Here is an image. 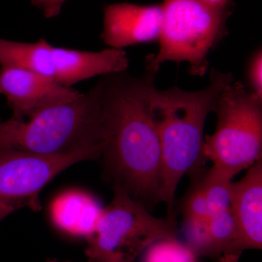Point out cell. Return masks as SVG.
<instances>
[{
	"instance_id": "3957f363",
	"label": "cell",
	"mask_w": 262,
	"mask_h": 262,
	"mask_svg": "<svg viewBox=\"0 0 262 262\" xmlns=\"http://www.w3.org/2000/svg\"><path fill=\"white\" fill-rule=\"evenodd\" d=\"M103 88L101 78L74 101L43 108L26 120L0 121V150L56 155L91 144L103 149Z\"/></svg>"
},
{
	"instance_id": "8992f818",
	"label": "cell",
	"mask_w": 262,
	"mask_h": 262,
	"mask_svg": "<svg viewBox=\"0 0 262 262\" xmlns=\"http://www.w3.org/2000/svg\"><path fill=\"white\" fill-rule=\"evenodd\" d=\"M213 112L216 127L205 139L203 157L233 179L262 159V98L232 82L221 93Z\"/></svg>"
},
{
	"instance_id": "5bb4252c",
	"label": "cell",
	"mask_w": 262,
	"mask_h": 262,
	"mask_svg": "<svg viewBox=\"0 0 262 262\" xmlns=\"http://www.w3.org/2000/svg\"><path fill=\"white\" fill-rule=\"evenodd\" d=\"M232 179L212 167L198 182L206 196L211 215L231 208Z\"/></svg>"
},
{
	"instance_id": "e0dca14e",
	"label": "cell",
	"mask_w": 262,
	"mask_h": 262,
	"mask_svg": "<svg viewBox=\"0 0 262 262\" xmlns=\"http://www.w3.org/2000/svg\"><path fill=\"white\" fill-rule=\"evenodd\" d=\"M186 245L198 257L215 258L209 229V219L183 215Z\"/></svg>"
},
{
	"instance_id": "ac0fdd59",
	"label": "cell",
	"mask_w": 262,
	"mask_h": 262,
	"mask_svg": "<svg viewBox=\"0 0 262 262\" xmlns=\"http://www.w3.org/2000/svg\"><path fill=\"white\" fill-rule=\"evenodd\" d=\"M183 215L209 219L211 216L206 198L200 187L199 183L188 193L183 203Z\"/></svg>"
},
{
	"instance_id": "7a4b0ae2",
	"label": "cell",
	"mask_w": 262,
	"mask_h": 262,
	"mask_svg": "<svg viewBox=\"0 0 262 262\" xmlns=\"http://www.w3.org/2000/svg\"><path fill=\"white\" fill-rule=\"evenodd\" d=\"M232 82V74L213 69L209 84L201 91L189 92L178 87L153 90L151 104L162 151L160 201L166 203L168 215L173 213L174 196L181 179L204 159L207 116L214 111L222 91Z\"/></svg>"
},
{
	"instance_id": "277c9868",
	"label": "cell",
	"mask_w": 262,
	"mask_h": 262,
	"mask_svg": "<svg viewBox=\"0 0 262 262\" xmlns=\"http://www.w3.org/2000/svg\"><path fill=\"white\" fill-rule=\"evenodd\" d=\"M157 54L146 58V72L156 75L165 61H186L191 75L206 74L208 56L227 34L229 8L211 6L201 0H164Z\"/></svg>"
},
{
	"instance_id": "52a82bcc",
	"label": "cell",
	"mask_w": 262,
	"mask_h": 262,
	"mask_svg": "<svg viewBox=\"0 0 262 262\" xmlns=\"http://www.w3.org/2000/svg\"><path fill=\"white\" fill-rule=\"evenodd\" d=\"M102 151L96 144L56 155L0 150V222L24 207L41 210L39 194L48 182L74 164L96 159Z\"/></svg>"
},
{
	"instance_id": "7402d4cb",
	"label": "cell",
	"mask_w": 262,
	"mask_h": 262,
	"mask_svg": "<svg viewBox=\"0 0 262 262\" xmlns=\"http://www.w3.org/2000/svg\"><path fill=\"white\" fill-rule=\"evenodd\" d=\"M241 255L233 253H224L219 258V262H239Z\"/></svg>"
},
{
	"instance_id": "9a60e30c",
	"label": "cell",
	"mask_w": 262,
	"mask_h": 262,
	"mask_svg": "<svg viewBox=\"0 0 262 262\" xmlns=\"http://www.w3.org/2000/svg\"><path fill=\"white\" fill-rule=\"evenodd\" d=\"M209 229L215 258L231 253L237 237V226L231 208L211 215Z\"/></svg>"
},
{
	"instance_id": "2e32d148",
	"label": "cell",
	"mask_w": 262,
	"mask_h": 262,
	"mask_svg": "<svg viewBox=\"0 0 262 262\" xmlns=\"http://www.w3.org/2000/svg\"><path fill=\"white\" fill-rule=\"evenodd\" d=\"M141 262H198V256L177 238L160 239L141 254Z\"/></svg>"
},
{
	"instance_id": "d6986e66",
	"label": "cell",
	"mask_w": 262,
	"mask_h": 262,
	"mask_svg": "<svg viewBox=\"0 0 262 262\" xmlns=\"http://www.w3.org/2000/svg\"><path fill=\"white\" fill-rule=\"evenodd\" d=\"M246 77L251 92L262 98V51L256 50L248 59Z\"/></svg>"
},
{
	"instance_id": "30bf717a",
	"label": "cell",
	"mask_w": 262,
	"mask_h": 262,
	"mask_svg": "<svg viewBox=\"0 0 262 262\" xmlns=\"http://www.w3.org/2000/svg\"><path fill=\"white\" fill-rule=\"evenodd\" d=\"M231 211L237 229L231 253L261 249L262 159L249 168L244 178L231 184Z\"/></svg>"
},
{
	"instance_id": "ffe728a7",
	"label": "cell",
	"mask_w": 262,
	"mask_h": 262,
	"mask_svg": "<svg viewBox=\"0 0 262 262\" xmlns=\"http://www.w3.org/2000/svg\"><path fill=\"white\" fill-rule=\"evenodd\" d=\"M66 1L67 0H31V3L42 11L45 17L51 18L60 14Z\"/></svg>"
},
{
	"instance_id": "6da1fadb",
	"label": "cell",
	"mask_w": 262,
	"mask_h": 262,
	"mask_svg": "<svg viewBox=\"0 0 262 262\" xmlns=\"http://www.w3.org/2000/svg\"><path fill=\"white\" fill-rule=\"evenodd\" d=\"M154 74L103 76L102 155L115 184L149 209L160 202L162 151L151 108Z\"/></svg>"
},
{
	"instance_id": "ba28073f",
	"label": "cell",
	"mask_w": 262,
	"mask_h": 262,
	"mask_svg": "<svg viewBox=\"0 0 262 262\" xmlns=\"http://www.w3.org/2000/svg\"><path fill=\"white\" fill-rule=\"evenodd\" d=\"M0 94L13 110L12 117L26 120L43 108L74 101L82 94L32 71L0 67Z\"/></svg>"
},
{
	"instance_id": "44dd1931",
	"label": "cell",
	"mask_w": 262,
	"mask_h": 262,
	"mask_svg": "<svg viewBox=\"0 0 262 262\" xmlns=\"http://www.w3.org/2000/svg\"><path fill=\"white\" fill-rule=\"evenodd\" d=\"M206 4L215 7V8H227L229 6V0H201Z\"/></svg>"
},
{
	"instance_id": "5b68a950",
	"label": "cell",
	"mask_w": 262,
	"mask_h": 262,
	"mask_svg": "<svg viewBox=\"0 0 262 262\" xmlns=\"http://www.w3.org/2000/svg\"><path fill=\"white\" fill-rule=\"evenodd\" d=\"M175 215L157 218L124 188L114 184L113 201L87 239L85 254L91 262H135L160 239L177 238Z\"/></svg>"
},
{
	"instance_id": "9c48e42d",
	"label": "cell",
	"mask_w": 262,
	"mask_h": 262,
	"mask_svg": "<svg viewBox=\"0 0 262 262\" xmlns=\"http://www.w3.org/2000/svg\"><path fill=\"white\" fill-rule=\"evenodd\" d=\"M162 4L141 5L122 3L104 8L101 39L110 48L156 42L161 32Z\"/></svg>"
},
{
	"instance_id": "4fadbf2b",
	"label": "cell",
	"mask_w": 262,
	"mask_h": 262,
	"mask_svg": "<svg viewBox=\"0 0 262 262\" xmlns=\"http://www.w3.org/2000/svg\"><path fill=\"white\" fill-rule=\"evenodd\" d=\"M0 67L25 69L56 81L53 46L44 39L27 43L0 38Z\"/></svg>"
},
{
	"instance_id": "8fae6325",
	"label": "cell",
	"mask_w": 262,
	"mask_h": 262,
	"mask_svg": "<svg viewBox=\"0 0 262 262\" xmlns=\"http://www.w3.org/2000/svg\"><path fill=\"white\" fill-rule=\"evenodd\" d=\"M53 59L56 81L67 87L96 76L125 72L129 64L126 53L115 48L90 52L53 46Z\"/></svg>"
},
{
	"instance_id": "603a6c76",
	"label": "cell",
	"mask_w": 262,
	"mask_h": 262,
	"mask_svg": "<svg viewBox=\"0 0 262 262\" xmlns=\"http://www.w3.org/2000/svg\"><path fill=\"white\" fill-rule=\"evenodd\" d=\"M48 262H67V261H59L56 259H49V260H48ZM89 262H91V261H89Z\"/></svg>"
},
{
	"instance_id": "7c38bea8",
	"label": "cell",
	"mask_w": 262,
	"mask_h": 262,
	"mask_svg": "<svg viewBox=\"0 0 262 262\" xmlns=\"http://www.w3.org/2000/svg\"><path fill=\"white\" fill-rule=\"evenodd\" d=\"M103 208L88 193L70 191L58 196L51 206L54 225L66 233L87 239L94 233Z\"/></svg>"
}]
</instances>
